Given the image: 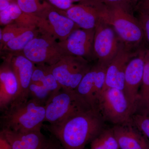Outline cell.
<instances>
[{"instance_id": "1", "label": "cell", "mask_w": 149, "mask_h": 149, "mask_svg": "<svg viewBox=\"0 0 149 149\" xmlns=\"http://www.w3.org/2000/svg\"><path fill=\"white\" fill-rule=\"evenodd\" d=\"M104 122L97 112L91 109L45 127L63 149H84L103 130Z\"/></svg>"}, {"instance_id": "2", "label": "cell", "mask_w": 149, "mask_h": 149, "mask_svg": "<svg viewBox=\"0 0 149 149\" xmlns=\"http://www.w3.org/2000/svg\"><path fill=\"white\" fill-rule=\"evenodd\" d=\"M1 113V129L16 132L41 130L45 119V106L29 99L21 103L10 105Z\"/></svg>"}, {"instance_id": "3", "label": "cell", "mask_w": 149, "mask_h": 149, "mask_svg": "<svg viewBox=\"0 0 149 149\" xmlns=\"http://www.w3.org/2000/svg\"><path fill=\"white\" fill-rule=\"evenodd\" d=\"M101 19L113 28L125 45L133 49L142 42L144 32L139 19L133 16L131 6L103 3Z\"/></svg>"}, {"instance_id": "4", "label": "cell", "mask_w": 149, "mask_h": 149, "mask_svg": "<svg viewBox=\"0 0 149 149\" xmlns=\"http://www.w3.org/2000/svg\"><path fill=\"white\" fill-rule=\"evenodd\" d=\"M95 110L104 121H108L115 125L130 121L136 111L123 91L115 88L102 90Z\"/></svg>"}, {"instance_id": "5", "label": "cell", "mask_w": 149, "mask_h": 149, "mask_svg": "<svg viewBox=\"0 0 149 149\" xmlns=\"http://www.w3.org/2000/svg\"><path fill=\"white\" fill-rule=\"evenodd\" d=\"M45 122L54 125L68 118L93 109L75 91L61 89L45 105Z\"/></svg>"}, {"instance_id": "6", "label": "cell", "mask_w": 149, "mask_h": 149, "mask_svg": "<svg viewBox=\"0 0 149 149\" xmlns=\"http://www.w3.org/2000/svg\"><path fill=\"white\" fill-rule=\"evenodd\" d=\"M33 24L40 34L49 35L59 42L64 41L73 31L80 28L69 17L51 5L34 15Z\"/></svg>"}, {"instance_id": "7", "label": "cell", "mask_w": 149, "mask_h": 149, "mask_svg": "<svg viewBox=\"0 0 149 149\" xmlns=\"http://www.w3.org/2000/svg\"><path fill=\"white\" fill-rule=\"evenodd\" d=\"M51 66V71L62 89L75 91L92 66L82 57L68 55Z\"/></svg>"}, {"instance_id": "8", "label": "cell", "mask_w": 149, "mask_h": 149, "mask_svg": "<svg viewBox=\"0 0 149 149\" xmlns=\"http://www.w3.org/2000/svg\"><path fill=\"white\" fill-rule=\"evenodd\" d=\"M22 52L37 65L52 66L68 56L56 40L40 33L29 42Z\"/></svg>"}, {"instance_id": "9", "label": "cell", "mask_w": 149, "mask_h": 149, "mask_svg": "<svg viewBox=\"0 0 149 149\" xmlns=\"http://www.w3.org/2000/svg\"><path fill=\"white\" fill-rule=\"evenodd\" d=\"M121 42L113 28L101 19L95 28L94 57L107 67L117 54Z\"/></svg>"}, {"instance_id": "10", "label": "cell", "mask_w": 149, "mask_h": 149, "mask_svg": "<svg viewBox=\"0 0 149 149\" xmlns=\"http://www.w3.org/2000/svg\"><path fill=\"white\" fill-rule=\"evenodd\" d=\"M4 60L10 65L16 75L19 87L17 98L11 104L27 101L29 99V85L35 64L26 57L22 52H10Z\"/></svg>"}, {"instance_id": "11", "label": "cell", "mask_w": 149, "mask_h": 149, "mask_svg": "<svg viewBox=\"0 0 149 149\" xmlns=\"http://www.w3.org/2000/svg\"><path fill=\"white\" fill-rule=\"evenodd\" d=\"M102 3L99 0H81L62 13L72 20L80 28L95 29L101 20Z\"/></svg>"}, {"instance_id": "12", "label": "cell", "mask_w": 149, "mask_h": 149, "mask_svg": "<svg viewBox=\"0 0 149 149\" xmlns=\"http://www.w3.org/2000/svg\"><path fill=\"white\" fill-rule=\"evenodd\" d=\"M107 67L99 63L92 67L75 91L94 110L104 85Z\"/></svg>"}, {"instance_id": "13", "label": "cell", "mask_w": 149, "mask_h": 149, "mask_svg": "<svg viewBox=\"0 0 149 149\" xmlns=\"http://www.w3.org/2000/svg\"><path fill=\"white\" fill-rule=\"evenodd\" d=\"M121 42L116 55L107 67L105 81L102 90L115 88L123 91L125 69L128 63L139 54Z\"/></svg>"}, {"instance_id": "14", "label": "cell", "mask_w": 149, "mask_h": 149, "mask_svg": "<svg viewBox=\"0 0 149 149\" xmlns=\"http://www.w3.org/2000/svg\"><path fill=\"white\" fill-rule=\"evenodd\" d=\"M145 51H139V54L129 62L125 74L123 92L133 108L136 110L139 100L145 65Z\"/></svg>"}, {"instance_id": "15", "label": "cell", "mask_w": 149, "mask_h": 149, "mask_svg": "<svg viewBox=\"0 0 149 149\" xmlns=\"http://www.w3.org/2000/svg\"><path fill=\"white\" fill-rule=\"evenodd\" d=\"M95 33V29L78 28L73 31L66 40L58 42L59 44L68 55L82 57L88 60L94 57Z\"/></svg>"}, {"instance_id": "16", "label": "cell", "mask_w": 149, "mask_h": 149, "mask_svg": "<svg viewBox=\"0 0 149 149\" xmlns=\"http://www.w3.org/2000/svg\"><path fill=\"white\" fill-rule=\"evenodd\" d=\"M19 92L18 81L9 63L4 60L0 66V110L6 109L15 100Z\"/></svg>"}, {"instance_id": "17", "label": "cell", "mask_w": 149, "mask_h": 149, "mask_svg": "<svg viewBox=\"0 0 149 149\" xmlns=\"http://www.w3.org/2000/svg\"><path fill=\"white\" fill-rule=\"evenodd\" d=\"M0 133L8 141L12 149H44L49 141L41 130L16 132L1 129Z\"/></svg>"}, {"instance_id": "18", "label": "cell", "mask_w": 149, "mask_h": 149, "mask_svg": "<svg viewBox=\"0 0 149 149\" xmlns=\"http://www.w3.org/2000/svg\"><path fill=\"white\" fill-rule=\"evenodd\" d=\"M131 123V120L112 128L120 149H149L148 141L135 125L133 127Z\"/></svg>"}, {"instance_id": "19", "label": "cell", "mask_w": 149, "mask_h": 149, "mask_svg": "<svg viewBox=\"0 0 149 149\" xmlns=\"http://www.w3.org/2000/svg\"><path fill=\"white\" fill-rule=\"evenodd\" d=\"M40 34L37 27H32L9 41L2 50L9 52H22L29 42Z\"/></svg>"}, {"instance_id": "20", "label": "cell", "mask_w": 149, "mask_h": 149, "mask_svg": "<svg viewBox=\"0 0 149 149\" xmlns=\"http://www.w3.org/2000/svg\"><path fill=\"white\" fill-rule=\"evenodd\" d=\"M144 60L143 74L139 92L138 107L140 106L144 111L149 112V49L145 51Z\"/></svg>"}, {"instance_id": "21", "label": "cell", "mask_w": 149, "mask_h": 149, "mask_svg": "<svg viewBox=\"0 0 149 149\" xmlns=\"http://www.w3.org/2000/svg\"><path fill=\"white\" fill-rule=\"evenodd\" d=\"M112 128L103 129L91 143L90 149H119Z\"/></svg>"}, {"instance_id": "22", "label": "cell", "mask_w": 149, "mask_h": 149, "mask_svg": "<svg viewBox=\"0 0 149 149\" xmlns=\"http://www.w3.org/2000/svg\"><path fill=\"white\" fill-rule=\"evenodd\" d=\"M35 26H29L13 22L6 25L2 29V40L1 41V50L9 41Z\"/></svg>"}, {"instance_id": "23", "label": "cell", "mask_w": 149, "mask_h": 149, "mask_svg": "<svg viewBox=\"0 0 149 149\" xmlns=\"http://www.w3.org/2000/svg\"><path fill=\"white\" fill-rule=\"evenodd\" d=\"M53 95L44 85L39 83L31 82L29 89V99H32L45 106Z\"/></svg>"}, {"instance_id": "24", "label": "cell", "mask_w": 149, "mask_h": 149, "mask_svg": "<svg viewBox=\"0 0 149 149\" xmlns=\"http://www.w3.org/2000/svg\"><path fill=\"white\" fill-rule=\"evenodd\" d=\"M17 3L23 13L35 15L51 6L43 0H17Z\"/></svg>"}, {"instance_id": "25", "label": "cell", "mask_w": 149, "mask_h": 149, "mask_svg": "<svg viewBox=\"0 0 149 149\" xmlns=\"http://www.w3.org/2000/svg\"><path fill=\"white\" fill-rule=\"evenodd\" d=\"M22 13L17 3H12L7 8L0 11L1 25L6 26L16 22Z\"/></svg>"}, {"instance_id": "26", "label": "cell", "mask_w": 149, "mask_h": 149, "mask_svg": "<svg viewBox=\"0 0 149 149\" xmlns=\"http://www.w3.org/2000/svg\"><path fill=\"white\" fill-rule=\"evenodd\" d=\"M132 122L149 142V116L147 114L133 115Z\"/></svg>"}, {"instance_id": "27", "label": "cell", "mask_w": 149, "mask_h": 149, "mask_svg": "<svg viewBox=\"0 0 149 149\" xmlns=\"http://www.w3.org/2000/svg\"><path fill=\"white\" fill-rule=\"evenodd\" d=\"M52 6L59 10L65 11L72 6V0H47Z\"/></svg>"}, {"instance_id": "28", "label": "cell", "mask_w": 149, "mask_h": 149, "mask_svg": "<svg viewBox=\"0 0 149 149\" xmlns=\"http://www.w3.org/2000/svg\"><path fill=\"white\" fill-rule=\"evenodd\" d=\"M144 32V36L149 43V15L140 13L139 19Z\"/></svg>"}, {"instance_id": "29", "label": "cell", "mask_w": 149, "mask_h": 149, "mask_svg": "<svg viewBox=\"0 0 149 149\" xmlns=\"http://www.w3.org/2000/svg\"><path fill=\"white\" fill-rule=\"evenodd\" d=\"M101 2L107 5H121L132 6L136 0H99Z\"/></svg>"}, {"instance_id": "30", "label": "cell", "mask_w": 149, "mask_h": 149, "mask_svg": "<svg viewBox=\"0 0 149 149\" xmlns=\"http://www.w3.org/2000/svg\"><path fill=\"white\" fill-rule=\"evenodd\" d=\"M137 8L140 13L149 15V0H137Z\"/></svg>"}, {"instance_id": "31", "label": "cell", "mask_w": 149, "mask_h": 149, "mask_svg": "<svg viewBox=\"0 0 149 149\" xmlns=\"http://www.w3.org/2000/svg\"><path fill=\"white\" fill-rule=\"evenodd\" d=\"M44 149H63L59 141L53 136L49 139L47 144Z\"/></svg>"}, {"instance_id": "32", "label": "cell", "mask_w": 149, "mask_h": 149, "mask_svg": "<svg viewBox=\"0 0 149 149\" xmlns=\"http://www.w3.org/2000/svg\"><path fill=\"white\" fill-rule=\"evenodd\" d=\"M0 149H12L10 144L1 133H0Z\"/></svg>"}, {"instance_id": "33", "label": "cell", "mask_w": 149, "mask_h": 149, "mask_svg": "<svg viewBox=\"0 0 149 149\" xmlns=\"http://www.w3.org/2000/svg\"><path fill=\"white\" fill-rule=\"evenodd\" d=\"M11 3L4 0H0V11L7 8Z\"/></svg>"}, {"instance_id": "34", "label": "cell", "mask_w": 149, "mask_h": 149, "mask_svg": "<svg viewBox=\"0 0 149 149\" xmlns=\"http://www.w3.org/2000/svg\"><path fill=\"white\" fill-rule=\"evenodd\" d=\"M4 1H8L10 2V3H17L16 1H15L14 0H4Z\"/></svg>"}, {"instance_id": "35", "label": "cell", "mask_w": 149, "mask_h": 149, "mask_svg": "<svg viewBox=\"0 0 149 149\" xmlns=\"http://www.w3.org/2000/svg\"><path fill=\"white\" fill-rule=\"evenodd\" d=\"M81 1V0H72V2H73L79 1Z\"/></svg>"}, {"instance_id": "36", "label": "cell", "mask_w": 149, "mask_h": 149, "mask_svg": "<svg viewBox=\"0 0 149 149\" xmlns=\"http://www.w3.org/2000/svg\"></svg>"}, {"instance_id": "37", "label": "cell", "mask_w": 149, "mask_h": 149, "mask_svg": "<svg viewBox=\"0 0 149 149\" xmlns=\"http://www.w3.org/2000/svg\"></svg>"}]
</instances>
